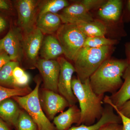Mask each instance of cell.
<instances>
[{"label":"cell","mask_w":130,"mask_h":130,"mask_svg":"<svg viewBox=\"0 0 130 130\" xmlns=\"http://www.w3.org/2000/svg\"><path fill=\"white\" fill-rule=\"evenodd\" d=\"M10 8V6L7 2L4 0H0V10H8Z\"/></svg>","instance_id":"32"},{"label":"cell","mask_w":130,"mask_h":130,"mask_svg":"<svg viewBox=\"0 0 130 130\" xmlns=\"http://www.w3.org/2000/svg\"><path fill=\"white\" fill-rule=\"evenodd\" d=\"M39 54L41 59L51 60L58 59L64 52L57 38L47 35L43 38Z\"/></svg>","instance_id":"15"},{"label":"cell","mask_w":130,"mask_h":130,"mask_svg":"<svg viewBox=\"0 0 130 130\" xmlns=\"http://www.w3.org/2000/svg\"><path fill=\"white\" fill-rule=\"evenodd\" d=\"M129 61L125 59H107L89 78L91 86L98 95L112 94L119 89L123 84L121 78Z\"/></svg>","instance_id":"1"},{"label":"cell","mask_w":130,"mask_h":130,"mask_svg":"<svg viewBox=\"0 0 130 130\" xmlns=\"http://www.w3.org/2000/svg\"><path fill=\"white\" fill-rule=\"evenodd\" d=\"M87 36L76 24L62 25L56 32V38L63 48L64 54L73 61L82 48Z\"/></svg>","instance_id":"5"},{"label":"cell","mask_w":130,"mask_h":130,"mask_svg":"<svg viewBox=\"0 0 130 130\" xmlns=\"http://www.w3.org/2000/svg\"><path fill=\"white\" fill-rule=\"evenodd\" d=\"M118 108L119 111L124 115L130 118V100L126 102L120 107L119 108Z\"/></svg>","instance_id":"29"},{"label":"cell","mask_w":130,"mask_h":130,"mask_svg":"<svg viewBox=\"0 0 130 130\" xmlns=\"http://www.w3.org/2000/svg\"><path fill=\"white\" fill-rule=\"evenodd\" d=\"M32 90L28 86L24 88H10L0 85V102L11 97L26 95Z\"/></svg>","instance_id":"23"},{"label":"cell","mask_w":130,"mask_h":130,"mask_svg":"<svg viewBox=\"0 0 130 130\" xmlns=\"http://www.w3.org/2000/svg\"><path fill=\"white\" fill-rule=\"evenodd\" d=\"M21 110L14 100L7 98L0 102V118L15 128Z\"/></svg>","instance_id":"18"},{"label":"cell","mask_w":130,"mask_h":130,"mask_svg":"<svg viewBox=\"0 0 130 130\" xmlns=\"http://www.w3.org/2000/svg\"><path fill=\"white\" fill-rule=\"evenodd\" d=\"M113 110L111 106L107 105L104 108L101 118L95 124L89 126L81 124L79 126H73L68 130H98L103 126L109 123L121 124V118L118 115L115 113Z\"/></svg>","instance_id":"17"},{"label":"cell","mask_w":130,"mask_h":130,"mask_svg":"<svg viewBox=\"0 0 130 130\" xmlns=\"http://www.w3.org/2000/svg\"><path fill=\"white\" fill-rule=\"evenodd\" d=\"M41 83V80L37 79L35 88L29 94L24 96H14L13 99L31 117L38 130H56L43 111L39 96Z\"/></svg>","instance_id":"4"},{"label":"cell","mask_w":130,"mask_h":130,"mask_svg":"<svg viewBox=\"0 0 130 130\" xmlns=\"http://www.w3.org/2000/svg\"><path fill=\"white\" fill-rule=\"evenodd\" d=\"M123 21L126 22L130 21V0L126 2L125 9L123 11Z\"/></svg>","instance_id":"30"},{"label":"cell","mask_w":130,"mask_h":130,"mask_svg":"<svg viewBox=\"0 0 130 130\" xmlns=\"http://www.w3.org/2000/svg\"><path fill=\"white\" fill-rule=\"evenodd\" d=\"M11 61L8 54L2 50L0 49V71L6 64Z\"/></svg>","instance_id":"27"},{"label":"cell","mask_w":130,"mask_h":130,"mask_svg":"<svg viewBox=\"0 0 130 130\" xmlns=\"http://www.w3.org/2000/svg\"><path fill=\"white\" fill-rule=\"evenodd\" d=\"M123 1L109 0L100 7L98 14L104 21L118 23L123 21Z\"/></svg>","instance_id":"13"},{"label":"cell","mask_w":130,"mask_h":130,"mask_svg":"<svg viewBox=\"0 0 130 130\" xmlns=\"http://www.w3.org/2000/svg\"><path fill=\"white\" fill-rule=\"evenodd\" d=\"M128 61L122 76L124 79L123 84L117 92L109 96L112 103L118 108L130 100V60Z\"/></svg>","instance_id":"19"},{"label":"cell","mask_w":130,"mask_h":130,"mask_svg":"<svg viewBox=\"0 0 130 130\" xmlns=\"http://www.w3.org/2000/svg\"><path fill=\"white\" fill-rule=\"evenodd\" d=\"M98 130H123V127L120 124L109 123L103 126Z\"/></svg>","instance_id":"28"},{"label":"cell","mask_w":130,"mask_h":130,"mask_svg":"<svg viewBox=\"0 0 130 130\" xmlns=\"http://www.w3.org/2000/svg\"><path fill=\"white\" fill-rule=\"evenodd\" d=\"M57 60L60 66L58 92L68 102L70 106L76 105L78 101L73 94L72 87V76L76 72V70L74 66L63 57H59Z\"/></svg>","instance_id":"7"},{"label":"cell","mask_w":130,"mask_h":130,"mask_svg":"<svg viewBox=\"0 0 130 130\" xmlns=\"http://www.w3.org/2000/svg\"><path fill=\"white\" fill-rule=\"evenodd\" d=\"M90 11L87 5L81 1L69 5L58 14L63 24H76L81 21H93Z\"/></svg>","instance_id":"12"},{"label":"cell","mask_w":130,"mask_h":130,"mask_svg":"<svg viewBox=\"0 0 130 130\" xmlns=\"http://www.w3.org/2000/svg\"><path fill=\"white\" fill-rule=\"evenodd\" d=\"M40 2L36 0H19L15 2L18 24L24 33L30 32L36 28Z\"/></svg>","instance_id":"6"},{"label":"cell","mask_w":130,"mask_h":130,"mask_svg":"<svg viewBox=\"0 0 130 130\" xmlns=\"http://www.w3.org/2000/svg\"><path fill=\"white\" fill-rule=\"evenodd\" d=\"M118 42L117 40L108 39L105 36L87 37L83 47L99 48L106 46H113L117 44Z\"/></svg>","instance_id":"24"},{"label":"cell","mask_w":130,"mask_h":130,"mask_svg":"<svg viewBox=\"0 0 130 130\" xmlns=\"http://www.w3.org/2000/svg\"><path fill=\"white\" fill-rule=\"evenodd\" d=\"M21 31L19 28H12L0 40V49L5 51L11 61L19 62L23 58V35Z\"/></svg>","instance_id":"9"},{"label":"cell","mask_w":130,"mask_h":130,"mask_svg":"<svg viewBox=\"0 0 130 130\" xmlns=\"http://www.w3.org/2000/svg\"><path fill=\"white\" fill-rule=\"evenodd\" d=\"M43 38V34L36 28L24 34L23 57L31 66L36 67Z\"/></svg>","instance_id":"8"},{"label":"cell","mask_w":130,"mask_h":130,"mask_svg":"<svg viewBox=\"0 0 130 130\" xmlns=\"http://www.w3.org/2000/svg\"><path fill=\"white\" fill-rule=\"evenodd\" d=\"M80 119V109L75 105L70 106L67 110L55 116L53 120L56 130H68L73 124L79 125Z\"/></svg>","instance_id":"14"},{"label":"cell","mask_w":130,"mask_h":130,"mask_svg":"<svg viewBox=\"0 0 130 130\" xmlns=\"http://www.w3.org/2000/svg\"><path fill=\"white\" fill-rule=\"evenodd\" d=\"M0 130H11L5 121L0 119Z\"/></svg>","instance_id":"34"},{"label":"cell","mask_w":130,"mask_h":130,"mask_svg":"<svg viewBox=\"0 0 130 130\" xmlns=\"http://www.w3.org/2000/svg\"><path fill=\"white\" fill-rule=\"evenodd\" d=\"M112 46L99 48L83 47L75 57L74 67L77 78L83 83L107 59Z\"/></svg>","instance_id":"3"},{"label":"cell","mask_w":130,"mask_h":130,"mask_svg":"<svg viewBox=\"0 0 130 130\" xmlns=\"http://www.w3.org/2000/svg\"><path fill=\"white\" fill-rule=\"evenodd\" d=\"M16 128L17 130H38L37 126L25 110H21Z\"/></svg>","instance_id":"25"},{"label":"cell","mask_w":130,"mask_h":130,"mask_svg":"<svg viewBox=\"0 0 130 130\" xmlns=\"http://www.w3.org/2000/svg\"><path fill=\"white\" fill-rule=\"evenodd\" d=\"M76 24L87 37H104L107 33L106 25L98 20L79 21Z\"/></svg>","instance_id":"20"},{"label":"cell","mask_w":130,"mask_h":130,"mask_svg":"<svg viewBox=\"0 0 130 130\" xmlns=\"http://www.w3.org/2000/svg\"><path fill=\"white\" fill-rule=\"evenodd\" d=\"M36 67L41 75L44 88L58 93V79L60 71V66L58 61L38 59Z\"/></svg>","instance_id":"10"},{"label":"cell","mask_w":130,"mask_h":130,"mask_svg":"<svg viewBox=\"0 0 130 130\" xmlns=\"http://www.w3.org/2000/svg\"><path fill=\"white\" fill-rule=\"evenodd\" d=\"M126 53L127 56V59L130 60V42L125 44Z\"/></svg>","instance_id":"35"},{"label":"cell","mask_w":130,"mask_h":130,"mask_svg":"<svg viewBox=\"0 0 130 130\" xmlns=\"http://www.w3.org/2000/svg\"><path fill=\"white\" fill-rule=\"evenodd\" d=\"M19 66L18 61H11L2 68L0 71V85L15 88L13 85V72L14 68Z\"/></svg>","instance_id":"22"},{"label":"cell","mask_w":130,"mask_h":130,"mask_svg":"<svg viewBox=\"0 0 130 130\" xmlns=\"http://www.w3.org/2000/svg\"><path fill=\"white\" fill-rule=\"evenodd\" d=\"M69 3L66 0H47L40 1L39 14L51 13L58 14V13L68 6Z\"/></svg>","instance_id":"21"},{"label":"cell","mask_w":130,"mask_h":130,"mask_svg":"<svg viewBox=\"0 0 130 130\" xmlns=\"http://www.w3.org/2000/svg\"><path fill=\"white\" fill-rule=\"evenodd\" d=\"M61 23L58 14L46 13L38 15L36 26L43 34L52 35L57 32L62 25Z\"/></svg>","instance_id":"16"},{"label":"cell","mask_w":130,"mask_h":130,"mask_svg":"<svg viewBox=\"0 0 130 130\" xmlns=\"http://www.w3.org/2000/svg\"><path fill=\"white\" fill-rule=\"evenodd\" d=\"M72 87L80 108L79 125L89 126L95 124L96 120L98 121L102 116L104 96L98 95L93 91L89 79L83 83L78 78H72Z\"/></svg>","instance_id":"2"},{"label":"cell","mask_w":130,"mask_h":130,"mask_svg":"<svg viewBox=\"0 0 130 130\" xmlns=\"http://www.w3.org/2000/svg\"><path fill=\"white\" fill-rule=\"evenodd\" d=\"M103 103L111 106L114 110H115L121 119V123H122L123 130H130V118L121 113L118 109L116 106L114 105L112 103L109 96L108 95H106L103 98Z\"/></svg>","instance_id":"26"},{"label":"cell","mask_w":130,"mask_h":130,"mask_svg":"<svg viewBox=\"0 0 130 130\" xmlns=\"http://www.w3.org/2000/svg\"><path fill=\"white\" fill-rule=\"evenodd\" d=\"M25 72L21 67L19 66L16 67L14 68L13 72V82L16 80L21 77L25 73Z\"/></svg>","instance_id":"31"},{"label":"cell","mask_w":130,"mask_h":130,"mask_svg":"<svg viewBox=\"0 0 130 130\" xmlns=\"http://www.w3.org/2000/svg\"><path fill=\"white\" fill-rule=\"evenodd\" d=\"M41 105L50 120H53L57 113L62 112L70 106L66 100L58 93L44 89L41 95Z\"/></svg>","instance_id":"11"},{"label":"cell","mask_w":130,"mask_h":130,"mask_svg":"<svg viewBox=\"0 0 130 130\" xmlns=\"http://www.w3.org/2000/svg\"><path fill=\"white\" fill-rule=\"evenodd\" d=\"M7 26V22L4 18L0 16V32H2Z\"/></svg>","instance_id":"33"}]
</instances>
